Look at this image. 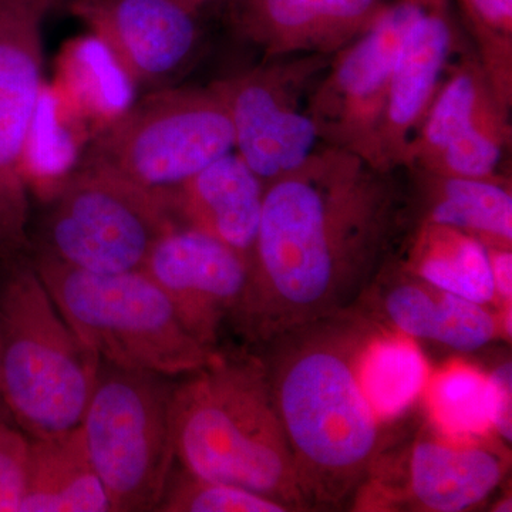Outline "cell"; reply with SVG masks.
I'll return each instance as SVG.
<instances>
[{
  "mask_svg": "<svg viewBox=\"0 0 512 512\" xmlns=\"http://www.w3.org/2000/svg\"><path fill=\"white\" fill-rule=\"evenodd\" d=\"M400 170L320 146L266 184L249 284L235 316L252 342L360 305L414 227Z\"/></svg>",
  "mask_w": 512,
  "mask_h": 512,
  "instance_id": "cell-1",
  "label": "cell"
},
{
  "mask_svg": "<svg viewBox=\"0 0 512 512\" xmlns=\"http://www.w3.org/2000/svg\"><path fill=\"white\" fill-rule=\"evenodd\" d=\"M376 325L355 308L265 343L262 362L306 510L348 504L379 457L383 423L359 377L360 355Z\"/></svg>",
  "mask_w": 512,
  "mask_h": 512,
  "instance_id": "cell-2",
  "label": "cell"
},
{
  "mask_svg": "<svg viewBox=\"0 0 512 512\" xmlns=\"http://www.w3.org/2000/svg\"><path fill=\"white\" fill-rule=\"evenodd\" d=\"M175 458L184 471L305 511L291 448L276 413L264 362L218 353L175 386Z\"/></svg>",
  "mask_w": 512,
  "mask_h": 512,
  "instance_id": "cell-3",
  "label": "cell"
},
{
  "mask_svg": "<svg viewBox=\"0 0 512 512\" xmlns=\"http://www.w3.org/2000/svg\"><path fill=\"white\" fill-rule=\"evenodd\" d=\"M99 367L29 255L0 262V393L13 423L30 439L76 429Z\"/></svg>",
  "mask_w": 512,
  "mask_h": 512,
  "instance_id": "cell-4",
  "label": "cell"
},
{
  "mask_svg": "<svg viewBox=\"0 0 512 512\" xmlns=\"http://www.w3.org/2000/svg\"><path fill=\"white\" fill-rule=\"evenodd\" d=\"M29 258L64 320L100 362L173 377L191 375L218 355L185 329L143 269L97 274L36 252Z\"/></svg>",
  "mask_w": 512,
  "mask_h": 512,
  "instance_id": "cell-5",
  "label": "cell"
},
{
  "mask_svg": "<svg viewBox=\"0 0 512 512\" xmlns=\"http://www.w3.org/2000/svg\"><path fill=\"white\" fill-rule=\"evenodd\" d=\"M235 150L228 109L214 84L154 90L93 138L80 165L167 197Z\"/></svg>",
  "mask_w": 512,
  "mask_h": 512,
  "instance_id": "cell-6",
  "label": "cell"
},
{
  "mask_svg": "<svg viewBox=\"0 0 512 512\" xmlns=\"http://www.w3.org/2000/svg\"><path fill=\"white\" fill-rule=\"evenodd\" d=\"M174 386L100 362L80 429L110 510L157 511L175 458Z\"/></svg>",
  "mask_w": 512,
  "mask_h": 512,
  "instance_id": "cell-7",
  "label": "cell"
},
{
  "mask_svg": "<svg viewBox=\"0 0 512 512\" xmlns=\"http://www.w3.org/2000/svg\"><path fill=\"white\" fill-rule=\"evenodd\" d=\"M167 201L123 178L77 165L46 202L30 252L97 274L138 271L168 229Z\"/></svg>",
  "mask_w": 512,
  "mask_h": 512,
  "instance_id": "cell-8",
  "label": "cell"
},
{
  "mask_svg": "<svg viewBox=\"0 0 512 512\" xmlns=\"http://www.w3.org/2000/svg\"><path fill=\"white\" fill-rule=\"evenodd\" d=\"M56 0H0V262L29 255L30 153L43 93V28Z\"/></svg>",
  "mask_w": 512,
  "mask_h": 512,
  "instance_id": "cell-9",
  "label": "cell"
},
{
  "mask_svg": "<svg viewBox=\"0 0 512 512\" xmlns=\"http://www.w3.org/2000/svg\"><path fill=\"white\" fill-rule=\"evenodd\" d=\"M332 56L262 60L214 82L234 128L235 151L265 185L291 173L320 143L309 103Z\"/></svg>",
  "mask_w": 512,
  "mask_h": 512,
  "instance_id": "cell-10",
  "label": "cell"
},
{
  "mask_svg": "<svg viewBox=\"0 0 512 512\" xmlns=\"http://www.w3.org/2000/svg\"><path fill=\"white\" fill-rule=\"evenodd\" d=\"M421 0H392L375 22L332 56L309 110L320 143L379 164V136L394 66Z\"/></svg>",
  "mask_w": 512,
  "mask_h": 512,
  "instance_id": "cell-11",
  "label": "cell"
},
{
  "mask_svg": "<svg viewBox=\"0 0 512 512\" xmlns=\"http://www.w3.org/2000/svg\"><path fill=\"white\" fill-rule=\"evenodd\" d=\"M511 110L498 100L474 50L460 57L404 151L400 171L457 177L507 174Z\"/></svg>",
  "mask_w": 512,
  "mask_h": 512,
  "instance_id": "cell-12",
  "label": "cell"
},
{
  "mask_svg": "<svg viewBox=\"0 0 512 512\" xmlns=\"http://www.w3.org/2000/svg\"><path fill=\"white\" fill-rule=\"evenodd\" d=\"M69 9L138 89L170 87L200 47L198 15L174 0H70Z\"/></svg>",
  "mask_w": 512,
  "mask_h": 512,
  "instance_id": "cell-13",
  "label": "cell"
},
{
  "mask_svg": "<svg viewBox=\"0 0 512 512\" xmlns=\"http://www.w3.org/2000/svg\"><path fill=\"white\" fill-rule=\"evenodd\" d=\"M143 271L173 303L185 329L210 349L225 320L237 316L251 274L234 249L181 224L158 239Z\"/></svg>",
  "mask_w": 512,
  "mask_h": 512,
  "instance_id": "cell-14",
  "label": "cell"
},
{
  "mask_svg": "<svg viewBox=\"0 0 512 512\" xmlns=\"http://www.w3.org/2000/svg\"><path fill=\"white\" fill-rule=\"evenodd\" d=\"M463 25L451 0H421L400 47L379 136V164L400 170L404 151L416 136L451 70L468 52Z\"/></svg>",
  "mask_w": 512,
  "mask_h": 512,
  "instance_id": "cell-15",
  "label": "cell"
},
{
  "mask_svg": "<svg viewBox=\"0 0 512 512\" xmlns=\"http://www.w3.org/2000/svg\"><path fill=\"white\" fill-rule=\"evenodd\" d=\"M229 25L262 60L333 56L392 0H225Z\"/></svg>",
  "mask_w": 512,
  "mask_h": 512,
  "instance_id": "cell-16",
  "label": "cell"
},
{
  "mask_svg": "<svg viewBox=\"0 0 512 512\" xmlns=\"http://www.w3.org/2000/svg\"><path fill=\"white\" fill-rule=\"evenodd\" d=\"M365 298L373 299L375 315H367L369 318L383 319L389 330L413 340H431L458 352H474L500 336L510 338L504 312L495 315L490 306L443 291L403 266L393 269V262Z\"/></svg>",
  "mask_w": 512,
  "mask_h": 512,
  "instance_id": "cell-17",
  "label": "cell"
},
{
  "mask_svg": "<svg viewBox=\"0 0 512 512\" xmlns=\"http://www.w3.org/2000/svg\"><path fill=\"white\" fill-rule=\"evenodd\" d=\"M266 185L237 151L218 158L165 197L181 225L234 249L251 269Z\"/></svg>",
  "mask_w": 512,
  "mask_h": 512,
  "instance_id": "cell-18",
  "label": "cell"
},
{
  "mask_svg": "<svg viewBox=\"0 0 512 512\" xmlns=\"http://www.w3.org/2000/svg\"><path fill=\"white\" fill-rule=\"evenodd\" d=\"M427 433L414 443L409 494L414 508L461 512L484 503L503 483L508 460L495 443Z\"/></svg>",
  "mask_w": 512,
  "mask_h": 512,
  "instance_id": "cell-19",
  "label": "cell"
},
{
  "mask_svg": "<svg viewBox=\"0 0 512 512\" xmlns=\"http://www.w3.org/2000/svg\"><path fill=\"white\" fill-rule=\"evenodd\" d=\"M407 190L414 225H441L466 232L487 247L511 248V175L476 178L410 170Z\"/></svg>",
  "mask_w": 512,
  "mask_h": 512,
  "instance_id": "cell-20",
  "label": "cell"
},
{
  "mask_svg": "<svg viewBox=\"0 0 512 512\" xmlns=\"http://www.w3.org/2000/svg\"><path fill=\"white\" fill-rule=\"evenodd\" d=\"M109 512L106 491L79 427L30 439L28 476L19 512Z\"/></svg>",
  "mask_w": 512,
  "mask_h": 512,
  "instance_id": "cell-21",
  "label": "cell"
},
{
  "mask_svg": "<svg viewBox=\"0 0 512 512\" xmlns=\"http://www.w3.org/2000/svg\"><path fill=\"white\" fill-rule=\"evenodd\" d=\"M403 268L437 288L467 301L498 303L488 247L458 229L417 224L406 242Z\"/></svg>",
  "mask_w": 512,
  "mask_h": 512,
  "instance_id": "cell-22",
  "label": "cell"
},
{
  "mask_svg": "<svg viewBox=\"0 0 512 512\" xmlns=\"http://www.w3.org/2000/svg\"><path fill=\"white\" fill-rule=\"evenodd\" d=\"M363 392L382 423L402 417L426 389L429 365L413 339L377 328L359 360Z\"/></svg>",
  "mask_w": 512,
  "mask_h": 512,
  "instance_id": "cell-23",
  "label": "cell"
},
{
  "mask_svg": "<svg viewBox=\"0 0 512 512\" xmlns=\"http://www.w3.org/2000/svg\"><path fill=\"white\" fill-rule=\"evenodd\" d=\"M434 429L454 439L488 436L491 426L490 375L466 363H450L430 375L424 389Z\"/></svg>",
  "mask_w": 512,
  "mask_h": 512,
  "instance_id": "cell-24",
  "label": "cell"
},
{
  "mask_svg": "<svg viewBox=\"0 0 512 512\" xmlns=\"http://www.w3.org/2000/svg\"><path fill=\"white\" fill-rule=\"evenodd\" d=\"M498 100L512 109V0H451Z\"/></svg>",
  "mask_w": 512,
  "mask_h": 512,
  "instance_id": "cell-25",
  "label": "cell"
},
{
  "mask_svg": "<svg viewBox=\"0 0 512 512\" xmlns=\"http://www.w3.org/2000/svg\"><path fill=\"white\" fill-rule=\"evenodd\" d=\"M157 511L164 512H289L272 498L238 485L204 480L183 471L171 476Z\"/></svg>",
  "mask_w": 512,
  "mask_h": 512,
  "instance_id": "cell-26",
  "label": "cell"
},
{
  "mask_svg": "<svg viewBox=\"0 0 512 512\" xmlns=\"http://www.w3.org/2000/svg\"><path fill=\"white\" fill-rule=\"evenodd\" d=\"M0 417V512H19L28 476L30 437Z\"/></svg>",
  "mask_w": 512,
  "mask_h": 512,
  "instance_id": "cell-27",
  "label": "cell"
},
{
  "mask_svg": "<svg viewBox=\"0 0 512 512\" xmlns=\"http://www.w3.org/2000/svg\"><path fill=\"white\" fill-rule=\"evenodd\" d=\"M491 382V426L501 440H512V367L505 360L488 373Z\"/></svg>",
  "mask_w": 512,
  "mask_h": 512,
  "instance_id": "cell-28",
  "label": "cell"
},
{
  "mask_svg": "<svg viewBox=\"0 0 512 512\" xmlns=\"http://www.w3.org/2000/svg\"><path fill=\"white\" fill-rule=\"evenodd\" d=\"M491 271L498 301L505 308H511L512 299V252L511 248L488 247Z\"/></svg>",
  "mask_w": 512,
  "mask_h": 512,
  "instance_id": "cell-29",
  "label": "cell"
},
{
  "mask_svg": "<svg viewBox=\"0 0 512 512\" xmlns=\"http://www.w3.org/2000/svg\"><path fill=\"white\" fill-rule=\"evenodd\" d=\"M174 2L180 3L185 9L191 10L195 15H200L202 9L212 5V3L218 2V0H174Z\"/></svg>",
  "mask_w": 512,
  "mask_h": 512,
  "instance_id": "cell-30",
  "label": "cell"
},
{
  "mask_svg": "<svg viewBox=\"0 0 512 512\" xmlns=\"http://www.w3.org/2000/svg\"><path fill=\"white\" fill-rule=\"evenodd\" d=\"M511 507H512V505H511V497H508V498H504L503 501H500V503L495 505L494 511H497V512L508 511V512H510L512 510Z\"/></svg>",
  "mask_w": 512,
  "mask_h": 512,
  "instance_id": "cell-31",
  "label": "cell"
},
{
  "mask_svg": "<svg viewBox=\"0 0 512 512\" xmlns=\"http://www.w3.org/2000/svg\"><path fill=\"white\" fill-rule=\"evenodd\" d=\"M0 417H10L5 404H3L2 393H0Z\"/></svg>",
  "mask_w": 512,
  "mask_h": 512,
  "instance_id": "cell-32",
  "label": "cell"
},
{
  "mask_svg": "<svg viewBox=\"0 0 512 512\" xmlns=\"http://www.w3.org/2000/svg\"><path fill=\"white\" fill-rule=\"evenodd\" d=\"M69 2H70V0H69Z\"/></svg>",
  "mask_w": 512,
  "mask_h": 512,
  "instance_id": "cell-33",
  "label": "cell"
}]
</instances>
